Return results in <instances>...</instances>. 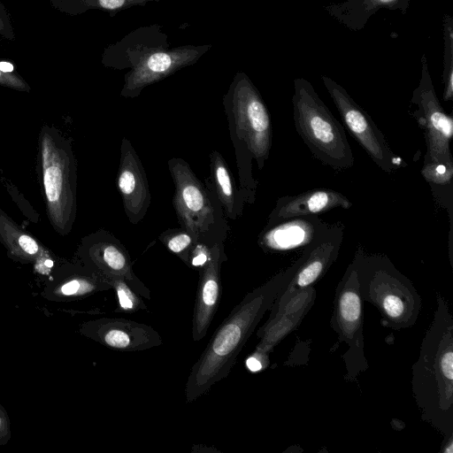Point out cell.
<instances>
[{
    "instance_id": "5b68a950",
    "label": "cell",
    "mask_w": 453,
    "mask_h": 453,
    "mask_svg": "<svg viewBox=\"0 0 453 453\" xmlns=\"http://www.w3.org/2000/svg\"><path fill=\"white\" fill-rule=\"evenodd\" d=\"M351 264L363 301L376 307L383 326L401 330L415 325L421 309L420 296L388 257L357 249Z\"/></svg>"
},
{
    "instance_id": "4dcf8cb0",
    "label": "cell",
    "mask_w": 453,
    "mask_h": 453,
    "mask_svg": "<svg viewBox=\"0 0 453 453\" xmlns=\"http://www.w3.org/2000/svg\"><path fill=\"white\" fill-rule=\"evenodd\" d=\"M12 437L11 423L5 409L0 404V445H6Z\"/></svg>"
},
{
    "instance_id": "6da1fadb",
    "label": "cell",
    "mask_w": 453,
    "mask_h": 453,
    "mask_svg": "<svg viewBox=\"0 0 453 453\" xmlns=\"http://www.w3.org/2000/svg\"><path fill=\"white\" fill-rule=\"evenodd\" d=\"M301 262L281 271L249 292L234 306L211 337L192 366L185 386L187 403H192L225 379L236 358L278 294L290 281Z\"/></svg>"
},
{
    "instance_id": "52a82bcc",
    "label": "cell",
    "mask_w": 453,
    "mask_h": 453,
    "mask_svg": "<svg viewBox=\"0 0 453 453\" xmlns=\"http://www.w3.org/2000/svg\"><path fill=\"white\" fill-rule=\"evenodd\" d=\"M174 184L173 204L180 227L197 242L208 246L225 242L229 226L222 206L205 180L203 183L183 158L167 162Z\"/></svg>"
},
{
    "instance_id": "44dd1931",
    "label": "cell",
    "mask_w": 453,
    "mask_h": 453,
    "mask_svg": "<svg viewBox=\"0 0 453 453\" xmlns=\"http://www.w3.org/2000/svg\"><path fill=\"white\" fill-rule=\"evenodd\" d=\"M410 3L411 0H344L326 4L323 9L346 28L359 31L380 10L399 11L405 14Z\"/></svg>"
},
{
    "instance_id": "7a4b0ae2",
    "label": "cell",
    "mask_w": 453,
    "mask_h": 453,
    "mask_svg": "<svg viewBox=\"0 0 453 453\" xmlns=\"http://www.w3.org/2000/svg\"><path fill=\"white\" fill-rule=\"evenodd\" d=\"M437 307L412 365L411 390L422 418L453 436V316L437 294Z\"/></svg>"
},
{
    "instance_id": "ac0fdd59",
    "label": "cell",
    "mask_w": 453,
    "mask_h": 453,
    "mask_svg": "<svg viewBox=\"0 0 453 453\" xmlns=\"http://www.w3.org/2000/svg\"><path fill=\"white\" fill-rule=\"evenodd\" d=\"M0 242L10 258L22 264L32 265L34 271L45 278L61 261L1 207Z\"/></svg>"
},
{
    "instance_id": "3957f363",
    "label": "cell",
    "mask_w": 453,
    "mask_h": 453,
    "mask_svg": "<svg viewBox=\"0 0 453 453\" xmlns=\"http://www.w3.org/2000/svg\"><path fill=\"white\" fill-rule=\"evenodd\" d=\"M238 169L239 189L245 203L256 201L257 181L253 176V161L262 170L273 143L269 111L249 76L237 73L223 97Z\"/></svg>"
},
{
    "instance_id": "d4e9b609",
    "label": "cell",
    "mask_w": 453,
    "mask_h": 453,
    "mask_svg": "<svg viewBox=\"0 0 453 453\" xmlns=\"http://www.w3.org/2000/svg\"><path fill=\"white\" fill-rule=\"evenodd\" d=\"M442 98L448 102L453 98V17L449 13L442 18Z\"/></svg>"
},
{
    "instance_id": "1f68e13d",
    "label": "cell",
    "mask_w": 453,
    "mask_h": 453,
    "mask_svg": "<svg viewBox=\"0 0 453 453\" xmlns=\"http://www.w3.org/2000/svg\"><path fill=\"white\" fill-rule=\"evenodd\" d=\"M0 69L3 71V72H5V73H13L15 72L14 70V65L9 62H0Z\"/></svg>"
},
{
    "instance_id": "d6986e66",
    "label": "cell",
    "mask_w": 453,
    "mask_h": 453,
    "mask_svg": "<svg viewBox=\"0 0 453 453\" xmlns=\"http://www.w3.org/2000/svg\"><path fill=\"white\" fill-rule=\"evenodd\" d=\"M328 226L318 215L283 219L266 225L258 236V244L263 250L270 251L305 247Z\"/></svg>"
},
{
    "instance_id": "ba28073f",
    "label": "cell",
    "mask_w": 453,
    "mask_h": 453,
    "mask_svg": "<svg viewBox=\"0 0 453 453\" xmlns=\"http://www.w3.org/2000/svg\"><path fill=\"white\" fill-rule=\"evenodd\" d=\"M363 326V299L357 271L350 264L337 285L331 319V326L339 342L349 347L343 357L349 380H356L359 372L368 368L364 355Z\"/></svg>"
},
{
    "instance_id": "ffe728a7",
    "label": "cell",
    "mask_w": 453,
    "mask_h": 453,
    "mask_svg": "<svg viewBox=\"0 0 453 453\" xmlns=\"http://www.w3.org/2000/svg\"><path fill=\"white\" fill-rule=\"evenodd\" d=\"M350 200L330 188H313L295 196L280 197L267 218L266 225L303 216L319 215L336 208L349 209Z\"/></svg>"
},
{
    "instance_id": "d6a6232c",
    "label": "cell",
    "mask_w": 453,
    "mask_h": 453,
    "mask_svg": "<svg viewBox=\"0 0 453 453\" xmlns=\"http://www.w3.org/2000/svg\"><path fill=\"white\" fill-rule=\"evenodd\" d=\"M442 451L444 453L453 452V436L446 439V445L443 447Z\"/></svg>"
},
{
    "instance_id": "9c48e42d",
    "label": "cell",
    "mask_w": 453,
    "mask_h": 453,
    "mask_svg": "<svg viewBox=\"0 0 453 453\" xmlns=\"http://www.w3.org/2000/svg\"><path fill=\"white\" fill-rule=\"evenodd\" d=\"M411 103L417 107L412 116L424 131L426 146L424 165H444L453 169L449 146L453 136V120L436 96L425 54L421 57L420 80L412 92Z\"/></svg>"
},
{
    "instance_id": "5bb4252c",
    "label": "cell",
    "mask_w": 453,
    "mask_h": 453,
    "mask_svg": "<svg viewBox=\"0 0 453 453\" xmlns=\"http://www.w3.org/2000/svg\"><path fill=\"white\" fill-rule=\"evenodd\" d=\"M110 289L108 280L73 258L60 261L45 278L42 296L52 302H70Z\"/></svg>"
},
{
    "instance_id": "484cf974",
    "label": "cell",
    "mask_w": 453,
    "mask_h": 453,
    "mask_svg": "<svg viewBox=\"0 0 453 453\" xmlns=\"http://www.w3.org/2000/svg\"><path fill=\"white\" fill-rule=\"evenodd\" d=\"M158 240L187 265L190 252L197 242L195 237L182 227L165 230L158 235Z\"/></svg>"
},
{
    "instance_id": "8992f818",
    "label": "cell",
    "mask_w": 453,
    "mask_h": 453,
    "mask_svg": "<svg viewBox=\"0 0 453 453\" xmlns=\"http://www.w3.org/2000/svg\"><path fill=\"white\" fill-rule=\"evenodd\" d=\"M294 125L311 154L336 171L354 165V155L343 126L304 78L294 80Z\"/></svg>"
},
{
    "instance_id": "4316f807",
    "label": "cell",
    "mask_w": 453,
    "mask_h": 453,
    "mask_svg": "<svg viewBox=\"0 0 453 453\" xmlns=\"http://www.w3.org/2000/svg\"><path fill=\"white\" fill-rule=\"evenodd\" d=\"M110 283L118 299V306L114 310L115 312L133 313L147 309L142 297L125 280L122 279H113Z\"/></svg>"
},
{
    "instance_id": "4fadbf2b",
    "label": "cell",
    "mask_w": 453,
    "mask_h": 453,
    "mask_svg": "<svg viewBox=\"0 0 453 453\" xmlns=\"http://www.w3.org/2000/svg\"><path fill=\"white\" fill-rule=\"evenodd\" d=\"M79 331L83 336L119 351H142L162 344L161 335L152 326L124 318L88 320Z\"/></svg>"
},
{
    "instance_id": "603a6c76",
    "label": "cell",
    "mask_w": 453,
    "mask_h": 453,
    "mask_svg": "<svg viewBox=\"0 0 453 453\" xmlns=\"http://www.w3.org/2000/svg\"><path fill=\"white\" fill-rule=\"evenodd\" d=\"M308 311L303 310L293 313L283 312L268 319L257 331L260 342L254 352L269 359V353L283 338L298 327Z\"/></svg>"
},
{
    "instance_id": "cb8c5ba5",
    "label": "cell",
    "mask_w": 453,
    "mask_h": 453,
    "mask_svg": "<svg viewBox=\"0 0 453 453\" xmlns=\"http://www.w3.org/2000/svg\"><path fill=\"white\" fill-rule=\"evenodd\" d=\"M51 4L58 10L76 15L89 9H102L106 11H116L131 7L136 4H143L152 0H50ZM158 1V0H156Z\"/></svg>"
},
{
    "instance_id": "8fae6325",
    "label": "cell",
    "mask_w": 453,
    "mask_h": 453,
    "mask_svg": "<svg viewBox=\"0 0 453 453\" xmlns=\"http://www.w3.org/2000/svg\"><path fill=\"white\" fill-rule=\"evenodd\" d=\"M74 258L109 282L122 279L142 298L150 299V290L133 270L128 251L111 233L99 229L82 237Z\"/></svg>"
},
{
    "instance_id": "9a60e30c",
    "label": "cell",
    "mask_w": 453,
    "mask_h": 453,
    "mask_svg": "<svg viewBox=\"0 0 453 453\" xmlns=\"http://www.w3.org/2000/svg\"><path fill=\"white\" fill-rule=\"evenodd\" d=\"M116 185L129 222L138 224L148 211L151 195L141 159L131 142L126 137L121 140Z\"/></svg>"
},
{
    "instance_id": "83f0119b",
    "label": "cell",
    "mask_w": 453,
    "mask_h": 453,
    "mask_svg": "<svg viewBox=\"0 0 453 453\" xmlns=\"http://www.w3.org/2000/svg\"><path fill=\"white\" fill-rule=\"evenodd\" d=\"M211 249L205 243L196 242L190 252L188 266L198 270L210 259Z\"/></svg>"
},
{
    "instance_id": "e0dca14e",
    "label": "cell",
    "mask_w": 453,
    "mask_h": 453,
    "mask_svg": "<svg viewBox=\"0 0 453 453\" xmlns=\"http://www.w3.org/2000/svg\"><path fill=\"white\" fill-rule=\"evenodd\" d=\"M227 260L224 242L211 246L210 259L198 268L199 279L192 317V338L203 339L218 310L221 266Z\"/></svg>"
},
{
    "instance_id": "30bf717a",
    "label": "cell",
    "mask_w": 453,
    "mask_h": 453,
    "mask_svg": "<svg viewBox=\"0 0 453 453\" xmlns=\"http://www.w3.org/2000/svg\"><path fill=\"white\" fill-rule=\"evenodd\" d=\"M321 80L345 127L373 163L388 174L405 165L390 149L384 134L370 115L354 101L346 89L328 76L322 75Z\"/></svg>"
},
{
    "instance_id": "f1b7e54d",
    "label": "cell",
    "mask_w": 453,
    "mask_h": 453,
    "mask_svg": "<svg viewBox=\"0 0 453 453\" xmlns=\"http://www.w3.org/2000/svg\"><path fill=\"white\" fill-rule=\"evenodd\" d=\"M0 86L22 92L30 91V86L19 74H18L16 72L5 73L1 69Z\"/></svg>"
},
{
    "instance_id": "2e32d148",
    "label": "cell",
    "mask_w": 453,
    "mask_h": 453,
    "mask_svg": "<svg viewBox=\"0 0 453 453\" xmlns=\"http://www.w3.org/2000/svg\"><path fill=\"white\" fill-rule=\"evenodd\" d=\"M344 228L342 224L329 225L311 242L304 247L300 265L283 288L293 291L313 286L330 269L338 257Z\"/></svg>"
},
{
    "instance_id": "f546056e",
    "label": "cell",
    "mask_w": 453,
    "mask_h": 453,
    "mask_svg": "<svg viewBox=\"0 0 453 453\" xmlns=\"http://www.w3.org/2000/svg\"><path fill=\"white\" fill-rule=\"evenodd\" d=\"M0 35L4 38L13 41L15 39V33L9 12L4 4L0 1Z\"/></svg>"
},
{
    "instance_id": "7402d4cb",
    "label": "cell",
    "mask_w": 453,
    "mask_h": 453,
    "mask_svg": "<svg viewBox=\"0 0 453 453\" xmlns=\"http://www.w3.org/2000/svg\"><path fill=\"white\" fill-rule=\"evenodd\" d=\"M210 175L205 180L213 189L226 218L237 219L243 213L245 202L233 173L218 150L210 153Z\"/></svg>"
},
{
    "instance_id": "277c9868",
    "label": "cell",
    "mask_w": 453,
    "mask_h": 453,
    "mask_svg": "<svg viewBox=\"0 0 453 453\" xmlns=\"http://www.w3.org/2000/svg\"><path fill=\"white\" fill-rule=\"evenodd\" d=\"M37 144L36 173L47 218L54 231L65 236L77 214V161L72 140L44 124Z\"/></svg>"
},
{
    "instance_id": "7c38bea8",
    "label": "cell",
    "mask_w": 453,
    "mask_h": 453,
    "mask_svg": "<svg viewBox=\"0 0 453 453\" xmlns=\"http://www.w3.org/2000/svg\"><path fill=\"white\" fill-rule=\"evenodd\" d=\"M210 46H183L174 50L148 49L132 65L125 75L120 96L136 97L142 89L166 78L179 69L192 65Z\"/></svg>"
}]
</instances>
